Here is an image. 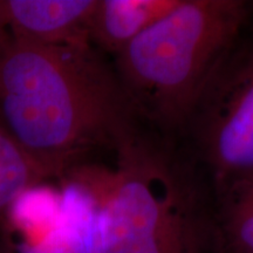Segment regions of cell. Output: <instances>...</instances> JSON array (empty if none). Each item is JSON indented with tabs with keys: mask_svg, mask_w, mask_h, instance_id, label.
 Masks as SVG:
<instances>
[{
	"mask_svg": "<svg viewBox=\"0 0 253 253\" xmlns=\"http://www.w3.org/2000/svg\"><path fill=\"white\" fill-rule=\"evenodd\" d=\"M243 0H182L115 56V73L140 122L181 132L249 18Z\"/></svg>",
	"mask_w": 253,
	"mask_h": 253,
	"instance_id": "3",
	"label": "cell"
},
{
	"mask_svg": "<svg viewBox=\"0 0 253 253\" xmlns=\"http://www.w3.org/2000/svg\"><path fill=\"white\" fill-rule=\"evenodd\" d=\"M9 32L6 25L4 13H2V6H1V0H0V46L8 39Z\"/></svg>",
	"mask_w": 253,
	"mask_h": 253,
	"instance_id": "11",
	"label": "cell"
},
{
	"mask_svg": "<svg viewBox=\"0 0 253 253\" xmlns=\"http://www.w3.org/2000/svg\"><path fill=\"white\" fill-rule=\"evenodd\" d=\"M47 177L4 131L0 130V221L19 197Z\"/></svg>",
	"mask_w": 253,
	"mask_h": 253,
	"instance_id": "8",
	"label": "cell"
},
{
	"mask_svg": "<svg viewBox=\"0 0 253 253\" xmlns=\"http://www.w3.org/2000/svg\"><path fill=\"white\" fill-rule=\"evenodd\" d=\"M183 132L216 188L253 172V42L238 41L224 56Z\"/></svg>",
	"mask_w": 253,
	"mask_h": 253,
	"instance_id": "4",
	"label": "cell"
},
{
	"mask_svg": "<svg viewBox=\"0 0 253 253\" xmlns=\"http://www.w3.org/2000/svg\"><path fill=\"white\" fill-rule=\"evenodd\" d=\"M97 0H1L13 38L46 45L91 46L90 20Z\"/></svg>",
	"mask_w": 253,
	"mask_h": 253,
	"instance_id": "5",
	"label": "cell"
},
{
	"mask_svg": "<svg viewBox=\"0 0 253 253\" xmlns=\"http://www.w3.org/2000/svg\"><path fill=\"white\" fill-rule=\"evenodd\" d=\"M18 253H89L81 231L60 220L54 229Z\"/></svg>",
	"mask_w": 253,
	"mask_h": 253,
	"instance_id": "10",
	"label": "cell"
},
{
	"mask_svg": "<svg viewBox=\"0 0 253 253\" xmlns=\"http://www.w3.org/2000/svg\"><path fill=\"white\" fill-rule=\"evenodd\" d=\"M214 219L223 253H253V172L216 188Z\"/></svg>",
	"mask_w": 253,
	"mask_h": 253,
	"instance_id": "7",
	"label": "cell"
},
{
	"mask_svg": "<svg viewBox=\"0 0 253 253\" xmlns=\"http://www.w3.org/2000/svg\"><path fill=\"white\" fill-rule=\"evenodd\" d=\"M182 0H97L90 20V42L118 55Z\"/></svg>",
	"mask_w": 253,
	"mask_h": 253,
	"instance_id": "6",
	"label": "cell"
},
{
	"mask_svg": "<svg viewBox=\"0 0 253 253\" xmlns=\"http://www.w3.org/2000/svg\"><path fill=\"white\" fill-rule=\"evenodd\" d=\"M9 214L18 219L21 218V223L26 225L43 227L46 232H49L60 221L61 196L48 188L38 185L19 197Z\"/></svg>",
	"mask_w": 253,
	"mask_h": 253,
	"instance_id": "9",
	"label": "cell"
},
{
	"mask_svg": "<svg viewBox=\"0 0 253 253\" xmlns=\"http://www.w3.org/2000/svg\"><path fill=\"white\" fill-rule=\"evenodd\" d=\"M113 69L91 46L46 45L9 34L0 46V130L47 178L91 151L116 153L141 135Z\"/></svg>",
	"mask_w": 253,
	"mask_h": 253,
	"instance_id": "1",
	"label": "cell"
},
{
	"mask_svg": "<svg viewBox=\"0 0 253 253\" xmlns=\"http://www.w3.org/2000/svg\"><path fill=\"white\" fill-rule=\"evenodd\" d=\"M115 155V168L67 172L96 207L94 253H223L214 211L188 168L143 134Z\"/></svg>",
	"mask_w": 253,
	"mask_h": 253,
	"instance_id": "2",
	"label": "cell"
}]
</instances>
